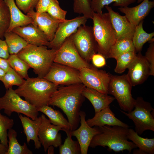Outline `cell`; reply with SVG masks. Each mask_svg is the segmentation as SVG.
<instances>
[{
    "mask_svg": "<svg viewBox=\"0 0 154 154\" xmlns=\"http://www.w3.org/2000/svg\"><path fill=\"white\" fill-rule=\"evenodd\" d=\"M85 87L82 83L58 87L48 104L62 110L67 116L71 131L77 129L80 122L79 112L84 100L82 91Z\"/></svg>",
    "mask_w": 154,
    "mask_h": 154,
    "instance_id": "obj_1",
    "label": "cell"
},
{
    "mask_svg": "<svg viewBox=\"0 0 154 154\" xmlns=\"http://www.w3.org/2000/svg\"><path fill=\"white\" fill-rule=\"evenodd\" d=\"M59 86L44 78H29L15 90L20 97L38 108L48 105L52 96Z\"/></svg>",
    "mask_w": 154,
    "mask_h": 154,
    "instance_id": "obj_2",
    "label": "cell"
},
{
    "mask_svg": "<svg viewBox=\"0 0 154 154\" xmlns=\"http://www.w3.org/2000/svg\"><path fill=\"white\" fill-rule=\"evenodd\" d=\"M99 127L101 132L93 138L90 144V147L107 146L110 151L117 152L127 150L129 153L137 147L133 142L128 141L127 135L129 128L108 125Z\"/></svg>",
    "mask_w": 154,
    "mask_h": 154,
    "instance_id": "obj_3",
    "label": "cell"
},
{
    "mask_svg": "<svg viewBox=\"0 0 154 154\" xmlns=\"http://www.w3.org/2000/svg\"><path fill=\"white\" fill-rule=\"evenodd\" d=\"M56 51L48 49L46 46L28 44L17 55L33 69L38 77L44 78L54 62Z\"/></svg>",
    "mask_w": 154,
    "mask_h": 154,
    "instance_id": "obj_4",
    "label": "cell"
},
{
    "mask_svg": "<svg viewBox=\"0 0 154 154\" xmlns=\"http://www.w3.org/2000/svg\"><path fill=\"white\" fill-rule=\"evenodd\" d=\"M93 30L97 42L98 52L108 58L112 46L117 40L115 31L108 12L102 14L94 12Z\"/></svg>",
    "mask_w": 154,
    "mask_h": 154,
    "instance_id": "obj_5",
    "label": "cell"
},
{
    "mask_svg": "<svg viewBox=\"0 0 154 154\" xmlns=\"http://www.w3.org/2000/svg\"><path fill=\"white\" fill-rule=\"evenodd\" d=\"M134 110L128 112L120 111L132 120L135 126V131L141 135L145 131H154V110L151 103L145 101L141 97L135 99Z\"/></svg>",
    "mask_w": 154,
    "mask_h": 154,
    "instance_id": "obj_6",
    "label": "cell"
},
{
    "mask_svg": "<svg viewBox=\"0 0 154 154\" xmlns=\"http://www.w3.org/2000/svg\"><path fill=\"white\" fill-rule=\"evenodd\" d=\"M132 87L126 74L121 76L110 74L108 94L116 99L121 110L127 112L134 108L135 99L131 94Z\"/></svg>",
    "mask_w": 154,
    "mask_h": 154,
    "instance_id": "obj_7",
    "label": "cell"
},
{
    "mask_svg": "<svg viewBox=\"0 0 154 154\" xmlns=\"http://www.w3.org/2000/svg\"><path fill=\"white\" fill-rule=\"evenodd\" d=\"M21 97L12 88L7 89L4 95L0 97V110H3L4 113L9 116L15 112L35 120L39 114L37 108Z\"/></svg>",
    "mask_w": 154,
    "mask_h": 154,
    "instance_id": "obj_8",
    "label": "cell"
},
{
    "mask_svg": "<svg viewBox=\"0 0 154 154\" xmlns=\"http://www.w3.org/2000/svg\"><path fill=\"white\" fill-rule=\"evenodd\" d=\"M74 45L81 57L90 63L92 56L98 52L92 27L82 25L72 35Z\"/></svg>",
    "mask_w": 154,
    "mask_h": 154,
    "instance_id": "obj_9",
    "label": "cell"
},
{
    "mask_svg": "<svg viewBox=\"0 0 154 154\" xmlns=\"http://www.w3.org/2000/svg\"><path fill=\"white\" fill-rule=\"evenodd\" d=\"M79 71L82 83L85 87L108 94L110 74L98 69L92 64L90 67L81 68Z\"/></svg>",
    "mask_w": 154,
    "mask_h": 154,
    "instance_id": "obj_10",
    "label": "cell"
},
{
    "mask_svg": "<svg viewBox=\"0 0 154 154\" xmlns=\"http://www.w3.org/2000/svg\"><path fill=\"white\" fill-rule=\"evenodd\" d=\"M54 62L78 70L83 68L90 67L92 65L85 60L80 55L74 44L72 35L57 50Z\"/></svg>",
    "mask_w": 154,
    "mask_h": 154,
    "instance_id": "obj_11",
    "label": "cell"
},
{
    "mask_svg": "<svg viewBox=\"0 0 154 154\" xmlns=\"http://www.w3.org/2000/svg\"><path fill=\"white\" fill-rule=\"evenodd\" d=\"M44 78L58 86L82 83L79 70L54 62Z\"/></svg>",
    "mask_w": 154,
    "mask_h": 154,
    "instance_id": "obj_12",
    "label": "cell"
},
{
    "mask_svg": "<svg viewBox=\"0 0 154 154\" xmlns=\"http://www.w3.org/2000/svg\"><path fill=\"white\" fill-rule=\"evenodd\" d=\"M87 19L84 16H79L60 23L53 39L49 42L47 46L48 48L58 50L68 38L77 31L79 27L86 25Z\"/></svg>",
    "mask_w": 154,
    "mask_h": 154,
    "instance_id": "obj_13",
    "label": "cell"
},
{
    "mask_svg": "<svg viewBox=\"0 0 154 154\" xmlns=\"http://www.w3.org/2000/svg\"><path fill=\"white\" fill-rule=\"evenodd\" d=\"M41 117V121L38 136L41 144L46 152L50 146L57 147L62 144L61 135L58 132L62 130V128L51 123L44 114H42Z\"/></svg>",
    "mask_w": 154,
    "mask_h": 154,
    "instance_id": "obj_14",
    "label": "cell"
},
{
    "mask_svg": "<svg viewBox=\"0 0 154 154\" xmlns=\"http://www.w3.org/2000/svg\"><path fill=\"white\" fill-rule=\"evenodd\" d=\"M80 125L76 129L71 131L72 136L75 137L77 139L80 147L81 154H87L90 142L93 138L101 133L98 127L92 128L88 125L85 119L86 114L83 111L79 112Z\"/></svg>",
    "mask_w": 154,
    "mask_h": 154,
    "instance_id": "obj_15",
    "label": "cell"
},
{
    "mask_svg": "<svg viewBox=\"0 0 154 154\" xmlns=\"http://www.w3.org/2000/svg\"><path fill=\"white\" fill-rule=\"evenodd\" d=\"M128 69L126 75L132 86L142 84L150 76L149 64L141 52L136 54Z\"/></svg>",
    "mask_w": 154,
    "mask_h": 154,
    "instance_id": "obj_16",
    "label": "cell"
},
{
    "mask_svg": "<svg viewBox=\"0 0 154 154\" xmlns=\"http://www.w3.org/2000/svg\"><path fill=\"white\" fill-rule=\"evenodd\" d=\"M105 7L109 14L116 33L117 40L127 38H132L135 26L130 23L125 15H121L108 5H106Z\"/></svg>",
    "mask_w": 154,
    "mask_h": 154,
    "instance_id": "obj_17",
    "label": "cell"
},
{
    "mask_svg": "<svg viewBox=\"0 0 154 154\" xmlns=\"http://www.w3.org/2000/svg\"><path fill=\"white\" fill-rule=\"evenodd\" d=\"M12 31L19 35L28 44L38 46H47L49 42L43 32L37 26L33 23L16 27Z\"/></svg>",
    "mask_w": 154,
    "mask_h": 154,
    "instance_id": "obj_18",
    "label": "cell"
},
{
    "mask_svg": "<svg viewBox=\"0 0 154 154\" xmlns=\"http://www.w3.org/2000/svg\"><path fill=\"white\" fill-rule=\"evenodd\" d=\"M35 11H33L27 15L33 19V23L38 28L45 34L49 42L53 38L59 24L63 21L55 19L47 12L41 13L36 16Z\"/></svg>",
    "mask_w": 154,
    "mask_h": 154,
    "instance_id": "obj_19",
    "label": "cell"
},
{
    "mask_svg": "<svg viewBox=\"0 0 154 154\" xmlns=\"http://www.w3.org/2000/svg\"><path fill=\"white\" fill-rule=\"evenodd\" d=\"M154 7V1L143 0L139 4L133 7H120L118 9L124 13L128 20L135 26L147 16Z\"/></svg>",
    "mask_w": 154,
    "mask_h": 154,
    "instance_id": "obj_20",
    "label": "cell"
},
{
    "mask_svg": "<svg viewBox=\"0 0 154 154\" xmlns=\"http://www.w3.org/2000/svg\"><path fill=\"white\" fill-rule=\"evenodd\" d=\"M86 122L90 127H100L104 125L111 126H118L129 128V125L116 118L111 110L110 106L95 113L94 116L88 119Z\"/></svg>",
    "mask_w": 154,
    "mask_h": 154,
    "instance_id": "obj_21",
    "label": "cell"
},
{
    "mask_svg": "<svg viewBox=\"0 0 154 154\" xmlns=\"http://www.w3.org/2000/svg\"><path fill=\"white\" fill-rule=\"evenodd\" d=\"M18 116L23 127L24 133L26 136L27 143L29 144L31 140H33L35 149H40L41 145L39 140L38 133L41 121V116L33 120L20 114Z\"/></svg>",
    "mask_w": 154,
    "mask_h": 154,
    "instance_id": "obj_22",
    "label": "cell"
},
{
    "mask_svg": "<svg viewBox=\"0 0 154 154\" xmlns=\"http://www.w3.org/2000/svg\"><path fill=\"white\" fill-rule=\"evenodd\" d=\"M82 94L87 98L93 106L95 113L98 112L109 106L115 99L107 94L102 93L94 89L85 87Z\"/></svg>",
    "mask_w": 154,
    "mask_h": 154,
    "instance_id": "obj_23",
    "label": "cell"
},
{
    "mask_svg": "<svg viewBox=\"0 0 154 154\" xmlns=\"http://www.w3.org/2000/svg\"><path fill=\"white\" fill-rule=\"evenodd\" d=\"M4 1L8 7L10 16V25L7 32L11 31L17 27H24L33 23V19L22 13L16 5L15 0Z\"/></svg>",
    "mask_w": 154,
    "mask_h": 154,
    "instance_id": "obj_24",
    "label": "cell"
},
{
    "mask_svg": "<svg viewBox=\"0 0 154 154\" xmlns=\"http://www.w3.org/2000/svg\"><path fill=\"white\" fill-rule=\"evenodd\" d=\"M127 135L128 139L132 141L139 148V149L134 150L133 154L154 153V138L141 137L133 129L129 128Z\"/></svg>",
    "mask_w": 154,
    "mask_h": 154,
    "instance_id": "obj_25",
    "label": "cell"
},
{
    "mask_svg": "<svg viewBox=\"0 0 154 154\" xmlns=\"http://www.w3.org/2000/svg\"><path fill=\"white\" fill-rule=\"evenodd\" d=\"M37 110L39 112L42 113L48 117L51 123L62 127V130L63 129L70 130V125L68 121L59 111L55 110L48 105L38 108Z\"/></svg>",
    "mask_w": 154,
    "mask_h": 154,
    "instance_id": "obj_26",
    "label": "cell"
},
{
    "mask_svg": "<svg viewBox=\"0 0 154 154\" xmlns=\"http://www.w3.org/2000/svg\"><path fill=\"white\" fill-rule=\"evenodd\" d=\"M143 21L135 27L132 39L136 52H141L143 45L147 42L154 40V32L149 33L143 29Z\"/></svg>",
    "mask_w": 154,
    "mask_h": 154,
    "instance_id": "obj_27",
    "label": "cell"
},
{
    "mask_svg": "<svg viewBox=\"0 0 154 154\" xmlns=\"http://www.w3.org/2000/svg\"><path fill=\"white\" fill-rule=\"evenodd\" d=\"M4 37L10 54H17L28 44L22 38L12 31L6 32Z\"/></svg>",
    "mask_w": 154,
    "mask_h": 154,
    "instance_id": "obj_28",
    "label": "cell"
},
{
    "mask_svg": "<svg viewBox=\"0 0 154 154\" xmlns=\"http://www.w3.org/2000/svg\"><path fill=\"white\" fill-rule=\"evenodd\" d=\"M9 139L8 147L6 154H33L25 142L21 145L17 139V133L14 129H9L7 133Z\"/></svg>",
    "mask_w": 154,
    "mask_h": 154,
    "instance_id": "obj_29",
    "label": "cell"
},
{
    "mask_svg": "<svg viewBox=\"0 0 154 154\" xmlns=\"http://www.w3.org/2000/svg\"><path fill=\"white\" fill-rule=\"evenodd\" d=\"M131 51H135L132 38H127L116 40L110 49L108 58L115 59L123 53Z\"/></svg>",
    "mask_w": 154,
    "mask_h": 154,
    "instance_id": "obj_30",
    "label": "cell"
},
{
    "mask_svg": "<svg viewBox=\"0 0 154 154\" xmlns=\"http://www.w3.org/2000/svg\"><path fill=\"white\" fill-rule=\"evenodd\" d=\"M7 59L10 66L21 77L25 79L29 78L28 70L30 67L17 54H10Z\"/></svg>",
    "mask_w": 154,
    "mask_h": 154,
    "instance_id": "obj_31",
    "label": "cell"
},
{
    "mask_svg": "<svg viewBox=\"0 0 154 154\" xmlns=\"http://www.w3.org/2000/svg\"><path fill=\"white\" fill-rule=\"evenodd\" d=\"M67 136L63 144L59 147V153L60 154H80L81 149L80 144L77 141L72 139L71 130L70 129H63Z\"/></svg>",
    "mask_w": 154,
    "mask_h": 154,
    "instance_id": "obj_32",
    "label": "cell"
},
{
    "mask_svg": "<svg viewBox=\"0 0 154 154\" xmlns=\"http://www.w3.org/2000/svg\"><path fill=\"white\" fill-rule=\"evenodd\" d=\"M136 0H91V6L95 13L100 14H103L102 9L104 6L108 5L112 2L114 6L123 7L128 6L135 2Z\"/></svg>",
    "mask_w": 154,
    "mask_h": 154,
    "instance_id": "obj_33",
    "label": "cell"
},
{
    "mask_svg": "<svg viewBox=\"0 0 154 154\" xmlns=\"http://www.w3.org/2000/svg\"><path fill=\"white\" fill-rule=\"evenodd\" d=\"M136 53L135 51H129L116 57V65L114 70L115 72L121 74L128 69L135 58Z\"/></svg>",
    "mask_w": 154,
    "mask_h": 154,
    "instance_id": "obj_34",
    "label": "cell"
},
{
    "mask_svg": "<svg viewBox=\"0 0 154 154\" xmlns=\"http://www.w3.org/2000/svg\"><path fill=\"white\" fill-rule=\"evenodd\" d=\"M25 80L11 67L2 77L0 81L3 83L6 90L14 86L19 87L21 85Z\"/></svg>",
    "mask_w": 154,
    "mask_h": 154,
    "instance_id": "obj_35",
    "label": "cell"
},
{
    "mask_svg": "<svg viewBox=\"0 0 154 154\" xmlns=\"http://www.w3.org/2000/svg\"><path fill=\"white\" fill-rule=\"evenodd\" d=\"M14 124L13 120L2 115L0 110V143L7 149L9 141L7 139V130L12 129Z\"/></svg>",
    "mask_w": 154,
    "mask_h": 154,
    "instance_id": "obj_36",
    "label": "cell"
},
{
    "mask_svg": "<svg viewBox=\"0 0 154 154\" xmlns=\"http://www.w3.org/2000/svg\"><path fill=\"white\" fill-rule=\"evenodd\" d=\"M10 23L9 9L4 0L0 4V38L3 39L7 32Z\"/></svg>",
    "mask_w": 154,
    "mask_h": 154,
    "instance_id": "obj_37",
    "label": "cell"
},
{
    "mask_svg": "<svg viewBox=\"0 0 154 154\" xmlns=\"http://www.w3.org/2000/svg\"><path fill=\"white\" fill-rule=\"evenodd\" d=\"M91 0H74V12L83 14L88 19H92L94 12L91 7Z\"/></svg>",
    "mask_w": 154,
    "mask_h": 154,
    "instance_id": "obj_38",
    "label": "cell"
},
{
    "mask_svg": "<svg viewBox=\"0 0 154 154\" xmlns=\"http://www.w3.org/2000/svg\"><path fill=\"white\" fill-rule=\"evenodd\" d=\"M47 12L55 19L63 21L66 20V17L67 12L60 7L57 0H51Z\"/></svg>",
    "mask_w": 154,
    "mask_h": 154,
    "instance_id": "obj_39",
    "label": "cell"
},
{
    "mask_svg": "<svg viewBox=\"0 0 154 154\" xmlns=\"http://www.w3.org/2000/svg\"><path fill=\"white\" fill-rule=\"evenodd\" d=\"M17 7L23 13L27 14L34 10L39 0H15Z\"/></svg>",
    "mask_w": 154,
    "mask_h": 154,
    "instance_id": "obj_40",
    "label": "cell"
},
{
    "mask_svg": "<svg viewBox=\"0 0 154 154\" xmlns=\"http://www.w3.org/2000/svg\"><path fill=\"white\" fill-rule=\"evenodd\" d=\"M149 47L144 56L150 68V76L154 75V41L150 42Z\"/></svg>",
    "mask_w": 154,
    "mask_h": 154,
    "instance_id": "obj_41",
    "label": "cell"
},
{
    "mask_svg": "<svg viewBox=\"0 0 154 154\" xmlns=\"http://www.w3.org/2000/svg\"><path fill=\"white\" fill-rule=\"evenodd\" d=\"M51 1V0H39L35 7L36 16L47 12Z\"/></svg>",
    "mask_w": 154,
    "mask_h": 154,
    "instance_id": "obj_42",
    "label": "cell"
},
{
    "mask_svg": "<svg viewBox=\"0 0 154 154\" xmlns=\"http://www.w3.org/2000/svg\"><path fill=\"white\" fill-rule=\"evenodd\" d=\"M91 61L93 65L97 68L103 67L106 64V58L99 53L95 54L92 56Z\"/></svg>",
    "mask_w": 154,
    "mask_h": 154,
    "instance_id": "obj_43",
    "label": "cell"
},
{
    "mask_svg": "<svg viewBox=\"0 0 154 154\" xmlns=\"http://www.w3.org/2000/svg\"><path fill=\"white\" fill-rule=\"evenodd\" d=\"M10 55L5 40H3L0 38V57L7 59Z\"/></svg>",
    "mask_w": 154,
    "mask_h": 154,
    "instance_id": "obj_44",
    "label": "cell"
},
{
    "mask_svg": "<svg viewBox=\"0 0 154 154\" xmlns=\"http://www.w3.org/2000/svg\"><path fill=\"white\" fill-rule=\"evenodd\" d=\"M10 67L7 59L0 57V68L6 72Z\"/></svg>",
    "mask_w": 154,
    "mask_h": 154,
    "instance_id": "obj_45",
    "label": "cell"
},
{
    "mask_svg": "<svg viewBox=\"0 0 154 154\" xmlns=\"http://www.w3.org/2000/svg\"><path fill=\"white\" fill-rule=\"evenodd\" d=\"M7 149L3 145L0 143V154H6Z\"/></svg>",
    "mask_w": 154,
    "mask_h": 154,
    "instance_id": "obj_46",
    "label": "cell"
},
{
    "mask_svg": "<svg viewBox=\"0 0 154 154\" xmlns=\"http://www.w3.org/2000/svg\"><path fill=\"white\" fill-rule=\"evenodd\" d=\"M53 146H49L47 150L48 154H54V148Z\"/></svg>",
    "mask_w": 154,
    "mask_h": 154,
    "instance_id": "obj_47",
    "label": "cell"
},
{
    "mask_svg": "<svg viewBox=\"0 0 154 154\" xmlns=\"http://www.w3.org/2000/svg\"><path fill=\"white\" fill-rule=\"evenodd\" d=\"M5 73V72L3 70L0 68V81Z\"/></svg>",
    "mask_w": 154,
    "mask_h": 154,
    "instance_id": "obj_48",
    "label": "cell"
},
{
    "mask_svg": "<svg viewBox=\"0 0 154 154\" xmlns=\"http://www.w3.org/2000/svg\"><path fill=\"white\" fill-rule=\"evenodd\" d=\"M143 0H137V2L138 3H139L142 2Z\"/></svg>",
    "mask_w": 154,
    "mask_h": 154,
    "instance_id": "obj_49",
    "label": "cell"
},
{
    "mask_svg": "<svg viewBox=\"0 0 154 154\" xmlns=\"http://www.w3.org/2000/svg\"><path fill=\"white\" fill-rule=\"evenodd\" d=\"M4 0H0V4Z\"/></svg>",
    "mask_w": 154,
    "mask_h": 154,
    "instance_id": "obj_50",
    "label": "cell"
}]
</instances>
